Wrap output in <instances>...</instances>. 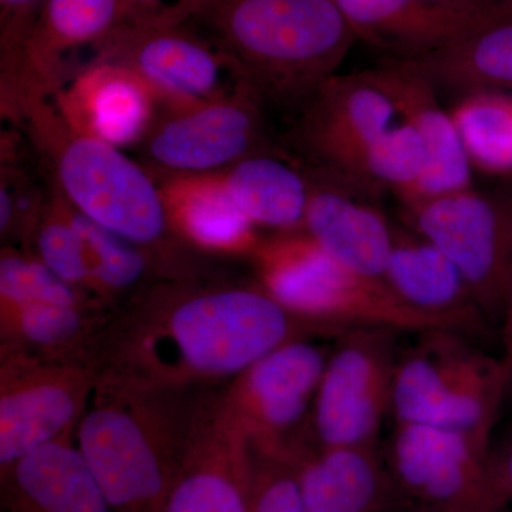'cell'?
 Wrapping results in <instances>:
<instances>
[{
	"mask_svg": "<svg viewBox=\"0 0 512 512\" xmlns=\"http://www.w3.org/2000/svg\"><path fill=\"white\" fill-rule=\"evenodd\" d=\"M338 333L285 308L261 285L163 278L114 308L100 336L101 369L160 386L220 389L272 350Z\"/></svg>",
	"mask_w": 512,
	"mask_h": 512,
	"instance_id": "cell-1",
	"label": "cell"
},
{
	"mask_svg": "<svg viewBox=\"0 0 512 512\" xmlns=\"http://www.w3.org/2000/svg\"><path fill=\"white\" fill-rule=\"evenodd\" d=\"M214 389L160 386L101 369L74 443L111 512H163Z\"/></svg>",
	"mask_w": 512,
	"mask_h": 512,
	"instance_id": "cell-2",
	"label": "cell"
},
{
	"mask_svg": "<svg viewBox=\"0 0 512 512\" xmlns=\"http://www.w3.org/2000/svg\"><path fill=\"white\" fill-rule=\"evenodd\" d=\"M3 113L20 124L53 174L64 200L114 234L147 249L164 278L190 274L178 259L160 187L121 148L80 133L57 109L52 94H2Z\"/></svg>",
	"mask_w": 512,
	"mask_h": 512,
	"instance_id": "cell-3",
	"label": "cell"
},
{
	"mask_svg": "<svg viewBox=\"0 0 512 512\" xmlns=\"http://www.w3.org/2000/svg\"><path fill=\"white\" fill-rule=\"evenodd\" d=\"M266 101L301 109L357 39L336 0H201L194 16Z\"/></svg>",
	"mask_w": 512,
	"mask_h": 512,
	"instance_id": "cell-4",
	"label": "cell"
},
{
	"mask_svg": "<svg viewBox=\"0 0 512 512\" xmlns=\"http://www.w3.org/2000/svg\"><path fill=\"white\" fill-rule=\"evenodd\" d=\"M259 285L289 311L339 330L379 328L426 333L464 329L400 299L382 278L340 264L305 231L281 232L254 254Z\"/></svg>",
	"mask_w": 512,
	"mask_h": 512,
	"instance_id": "cell-5",
	"label": "cell"
},
{
	"mask_svg": "<svg viewBox=\"0 0 512 512\" xmlns=\"http://www.w3.org/2000/svg\"><path fill=\"white\" fill-rule=\"evenodd\" d=\"M454 330L423 333L399 357L392 412L396 423H426L490 437L508 397L500 357L471 348Z\"/></svg>",
	"mask_w": 512,
	"mask_h": 512,
	"instance_id": "cell-6",
	"label": "cell"
},
{
	"mask_svg": "<svg viewBox=\"0 0 512 512\" xmlns=\"http://www.w3.org/2000/svg\"><path fill=\"white\" fill-rule=\"evenodd\" d=\"M403 208L409 227L457 266L484 318L503 320L512 289V190L468 188Z\"/></svg>",
	"mask_w": 512,
	"mask_h": 512,
	"instance_id": "cell-7",
	"label": "cell"
},
{
	"mask_svg": "<svg viewBox=\"0 0 512 512\" xmlns=\"http://www.w3.org/2000/svg\"><path fill=\"white\" fill-rule=\"evenodd\" d=\"M96 60L136 73L165 110L198 106L254 89L215 40L188 28L187 23L153 28L124 23L101 43L92 62Z\"/></svg>",
	"mask_w": 512,
	"mask_h": 512,
	"instance_id": "cell-8",
	"label": "cell"
},
{
	"mask_svg": "<svg viewBox=\"0 0 512 512\" xmlns=\"http://www.w3.org/2000/svg\"><path fill=\"white\" fill-rule=\"evenodd\" d=\"M101 367L2 349L0 471L37 448L74 436Z\"/></svg>",
	"mask_w": 512,
	"mask_h": 512,
	"instance_id": "cell-9",
	"label": "cell"
},
{
	"mask_svg": "<svg viewBox=\"0 0 512 512\" xmlns=\"http://www.w3.org/2000/svg\"><path fill=\"white\" fill-rule=\"evenodd\" d=\"M390 329L360 328L343 333L329 357L313 402L318 446H375L392 410L399 357Z\"/></svg>",
	"mask_w": 512,
	"mask_h": 512,
	"instance_id": "cell-10",
	"label": "cell"
},
{
	"mask_svg": "<svg viewBox=\"0 0 512 512\" xmlns=\"http://www.w3.org/2000/svg\"><path fill=\"white\" fill-rule=\"evenodd\" d=\"M264 104L254 89H245L198 106L161 109L140 144L144 160L157 177L225 173L268 148Z\"/></svg>",
	"mask_w": 512,
	"mask_h": 512,
	"instance_id": "cell-11",
	"label": "cell"
},
{
	"mask_svg": "<svg viewBox=\"0 0 512 512\" xmlns=\"http://www.w3.org/2000/svg\"><path fill=\"white\" fill-rule=\"evenodd\" d=\"M329 357L308 339L292 340L249 366L222 389V400L255 448L289 453L303 444L298 433Z\"/></svg>",
	"mask_w": 512,
	"mask_h": 512,
	"instance_id": "cell-12",
	"label": "cell"
},
{
	"mask_svg": "<svg viewBox=\"0 0 512 512\" xmlns=\"http://www.w3.org/2000/svg\"><path fill=\"white\" fill-rule=\"evenodd\" d=\"M252 473V441L212 390L163 512H251Z\"/></svg>",
	"mask_w": 512,
	"mask_h": 512,
	"instance_id": "cell-13",
	"label": "cell"
},
{
	"mask_svg": "<svg viewBox=\"0 0 512 512\" xmlns=\"http://www.w3.org/2000/svg\"><path fill=\"white\" fill-rule=\"evenodd\" d=\"M126 23L123 0H43L18 49L2 55V93H56L72 74L69 56Z\"/></svg>",
	"mask_w": 512,
	"mask_h": 512,
	"instance_id": "cell-14",
	"label": "cell"
},
{
	"mask_svg": "<svg viewBox=\"0 0 512 512\" xmlns=\"http://www.w3.org/2000/svg\"><path fill=\"white\" fill-rule=\"evenodd\" d=\"M490 439L437 424L396 423L390 444L394 478L437 512H470L490 457Z\"/></svg>",
	"mask_w": 512,
	"mask_h": 512,
	"instance_id": "cell-15",
	"label": "cell"
},
{
	"mask_svg": "<svg viewBox=\"0 0 512 512\" xmlns=\"http://www.w3.org/2000/svg\"><path fill=\"white\" fill-rule=\"evenodd\" d=\"M299 110L298 143L315 164L346 178L397 116L369 70L329 77Z\"/></svg>",
	"mask_w": 512,
	"mask_h": 512,
	"instance_id": "cell-16",
	"label": "cell"
},
{
	"mask_svg": "<svg viewBox=\"0 0 512 512\" xmlns=\"http://www.w3.org/2000/svg\"><path fill=\"white\" fill-rule=\"evenodd\" d=\"M369 72L393 101L397 114L419 133L426 151L419 180L397 197L403 207L473 188V167L450 111L441 109L437 87L400 59L386 60Z\"/></svg>",
	"mask_w": 512,
	"mask_h": 512,
	"instance_id": "cell-17",
	"label": "cell"
},
{
	"mask_svg": "<svg viewBox=\"0 0 512 512\" xmlns=\"http://www.w3.org/2000/svg\"><path fill=\"white\" fill-rule=\"evenodd\" d=\"M305 171L309 200L303 231L340 264L383 279L394 227L373 204L375 197L322 165Z\"/></svg>",
	"mask_w": 512,
	"mask_h": 512,
	"instance_id": "cell-18",
	"label": "cell"
},
{
	"mask_svg": "<svg viewBox=\"0 0 512 512\" xmlns=\"http://www.w3.org/2000/svg\"><path fill=\"white\" fill-rule=\"evenodd\" d=\"M357 39L410 59L437 52L512 19L511 6L460 10L424 0H336Z\"/></svg>",
	"mask_w": 512,
	"mask_h": 512,
	"instance_id": "cell-19",
	"label": "cell"
},
{
	"mask_svg": "<svg viewBox=\"0 0 512 512\" xmlns=\"http://www.w3.org/2000/svg\"><path fill=\"white\" fill-rule=\"evenodd\" d=\"M52 97L70 126L119 148L140 146L161 110L136 73L101 60L74 73Z\"/></svg>",
	"mask_w": 512,
	"mask_h": 512,
	"instance_id": "cell-20",
	"label": "cell"
},
{
	"mask_svg": "<svg viewBox=\"0 0 512 512\" xmlns=\"http://www.w3.org/2000/svg\"><path fill=\"white\" fill-rule=\"evenodd\" d=\"M0 512L111 511L74 436H69L0 471Z\"/></svg>",
	"mask_w": 512,
	"mask_h": 512,
	"instance_id": "cell-21",
	"label": "cell"
},
{
	"mask_svg": "<svg viewBox=\"0 0 512 512\" xmlns=\"http://www.w3.org/2000/svg\"><path fill=\"white\" fill-rule=\"evenodd\" d=\"M158 187L174 234L201 251L254 254L255 225L229 194L221 174L163 175Z\"/></svg>",
	"mask_w": 512,
	"mask_h": 512,
	"instance_id": "cell-22",
	"label": "cell"
},
{
	"mask_svg": "<svg viewBox=\"0 0 512 512\" xmlns=\"http://www.w3.org/2000/svg\"><path fill=\"white\" fill-rule=\"evenodd\" d=\"M383 279L413 308L454 320L464 330L476 329L484 319L457 266L417 232L394 228Z\"/></svg>",
	"mask_w": 512,
	"mask_h": 512,
	"instance_id": "cell-23",
	"label": "cell"
},
{
	"mask_svg": "<svg viewBox=\"0 0 512 512\" xmlns=\"http://www.w3.org/2000/svg\"><path fill=\"white\" fill-rule=\"evenodd\" d=\"M305 512H379L387 494L375 446L303 447L295 456Z\"/></svg>",
	"mask_w": 512,
	"mask_h": 512,
	"instance_id": "cell-24",
	"label": "cell"
},
{
	"mask_svg": "<svg viewBox=\"0 0 512 512\" xmlns=\"http://www.w3.org/2000/svg\"><path fill=\"white\" fill-rule=\"evenodd\" d=\"M113 309L35 303L0 311L2 349L60 362L99 363L101 332ZM101 367V366H100Z\"/></svg>",
	"mask_w": 512,
	"mask_h": 512,
	"instance_id": "cell-25",
	"label": "cell"
},
{
	"mask_svg": "<svg viewBox=\"0 0 512 512\" xmlns=\"http://www.w3.org/2000/svg\"><path fill=\"white\" fill-rule=\"evenodd\" d=\"M222 175L229 194L255 227L303 231L309 200L305 168L265 148Z\"/></svg>",
	"mask_w": 512,
	"mask_h": 512,
	"instance_id": "cell-26",
	"label": "cell"
},
{
	"mask_svg": "<svg viewBox=\"0 0 512 512\" xmlns=\"http://www.w3.org/2000/svg\"><path fill=\"white\" fill-rule=\"evenodd\" d=\"M400 60L424 74L437 90L460 96L476 90L512 92V19L429 55Z\"/></svg>",
	"mask_w": 512,
	"mask_h": 512,
	"instance_id": "cell-27",
	"label": "cell"
},
{
	"mask_svg": "<svg viewBox=\"0 0 512 512\" xmlns=\"http://www.w3.org/2000/svg\"><path fill=\"white\" fill-rule=\"evenodd\" d=\"M450 114L473 170L512 177V92L461 94Z\"/></svg>",
	"mask_w": 512,
	"mask_h": 512,
	"instance_id": "cell-28",
	"label": "cell"
},
{
	"mask_svg": "<svg viewBox=\"0 0 512 512\" xmlns=\"http://www.w3.org/2000/svg\"><path fill=\"white\" fill-rule=\"evenodd\" d=\"M72 210L86 248L90 293L110 308L114 299L143 284L148 272L158 266L156 258L147 249Z\"/></svg>",
	"mask_w": 512,
	"mask_h": 512,
	"instance_id": "cell-29",
	"label": "cell"
},
{
	"mask_svg": "<svg viewBox=\"0 0 512 512\" xmlns=\"http://www.w3.org/2000/svg\"><path fill=\"white\" fill-rule=\"evenodd\" d=\"M426 165L423 141L412 124H392L372 141L346 180L373 197L392 191L397 197L410 190Z\"/></svg>",
	"mask_w": 512,
	"mask_h": 512,
	"instance_id": "cell-30",
	"label": "cell"
},
{
	"mask_svg": "<svg viewBox=\"0 0 512 512\" xmlns=\"http://www.w3.org/2000/svg\"><path fill=\"white\" fill-rule=\"evenodd\" d=\"M29 247L35 248L33 255L57 276L92 296L82 235L73 220L72 207L53 184Z\"/></svg>",
	"mask_w": 512,
	"mask_h": 512,
	"instance_id": "cell-31",
	"label": "cell"
},
{
	"mask_svg": "<svg viewBox=\"0 0 512 512\" xmlns=\"http://www.w3.org/2000/svg\"><path fill=\"white\" fill-rule=\"evenodd\" d=\"M35 303L107 308L57 276L35 255L3 248L0 256V311Z\"/></svg>",
	"mask_w": 512,
	"mask_h": 512,
	"instance_id": "cell-32",
	"label": "cell"
},
{
	"mask_svg": "<svg viewBox=\"0 0 512 512\" xmlns=\"http://www.w3.org/2000/svg\"><path fill=\"white\" fill-rule=\"evenodd\" d=\"M47 198L40 185L18 164L3 160L0 173V232L3 239L29 244Z\"/></svg>",
	"mask_w": 512,
	"mask_h": 512,
	"instance_id": "cell-33",
	"label": "cell"
},
{
	"mask_svg": "<svg viewBox=\"0 0 512 512\" xmlns=\"http://www.w3.org/2000/svg\"><path fill=\"white\" fill-rule=\"evenodd\" d=\"M251 512H305L292 454L254 447Z\"/></svg>",
	"mask_w": 512,
	"mask_h": 512,
	"instance_id": "cell-34",
	"label": "cell"
},
{
	"mask_svg": "<svg viewBox=\"0 0 512 512\" xmlns=\"http://www.w3.org/2000/svg\"><path fill=\"white\" fill-rule=\"evenodd\" d=\"M512 501V436L491 447L483 487L470 512H498Z\"/></svg>",
	"mask_w": 512,
	"mask_h": 512,
	"instance_id": "cell-35",
	"label": "cell"
},
{
	"mask_svg": "<svg viewBox=\"0 0 512 512\" xmlns=\"http://www.w3.org/2000/svg\"><path fill=\"white\" fill-rule=\"evenodd\" d=\"M126 23L134 26H175L194 19L201 0H123Z\"/></svg>",
	"mask_w": 512,
	"mask_h": 512,
	"instance_id": "cell-36",
	"label": "cell"
},
{
	"mask_svg": "<svg viewBox=\"0 0 512 512\" xmlns=\"http://www.w3.org/2000/svg\"><path fill=\"white\" fill-rule=\"evenodd\" d=\"M43 0H0L2 8V55L18 49L25 39Z\"/></svg>",
	"mask_w": 512,
	"mask_h": 512,
	"instance_id": "cell-37",
	"label": "cell"
},
{
	"mask_svg": "<svg viewBox=\"0 0 512 512\" xmlns=\"http://www.w3.org/2000/svg\"><path fill=\"white\" fill-rule=\"evenodd\" d=\"M501 322H503V355L500 359L507 376L508 397H510L512 396V289Z\"/></svg>",
	"mask_w": 512,
	"mask_h": 512,
	"instance_id": "cell-38",
	"label": "cell"
},
{
	"mask_svg": "<svg viewBox=\"0 0 512 512\" xmlns=\"http://www.w3.org/2000/svg\"><path fill=\"white\" fill-rule=\"evenodd\" d=\"M424 2L460 10H484L504 5L500 0H424Z\"/></svg>",
	"mask_w": 512,
	"mask_h": 512,
	"instance_id": "cell-39",
	"label": "cell"
},
{
	"mask_svg": "<svg viewBox=\"0 0 512 512\" xmlns=\"http://www.w3.org/2000/svg\"><path fill=\"white\" fill-rule=\"evenodd\" d=\"M501 3H504V5L511 6L512 8V0H500Z\"/></svg>",
	"mask_w": 512,
	"mask_h": 512,
	"instance_id": "cell-40",
	"label": "cell"
}]
</instances>
